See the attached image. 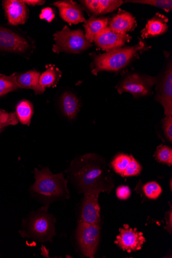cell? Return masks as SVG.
<instances>
[{
  "instance_id": "6da1fadb",
  "label": "cell",
  "mask_w": 172,
  "mask_h": 258,
  "mask_svg": "<svg viewBox=\"0 0 172 258\" xmlns=\"http://www.w3.org/2000/svg\"><path fill=\"white\" fill-rule=\"evenodd\" d=\"M69 176L80 192H104L113 185L105 161L94 154H87L72 161Z\"/></svg>"
},
{
  "instance_id": "7a4b0ae2",
  "label": "cell",
  "mask_w": 172,
  "mask_h": 258,
  "mask_svg": "<svg viewBox=\"0 0 172 258\" xmlns=\"http://www.w3.org/2000/svg\"><path fill=\"white\" fill-rule=\"evenodd\" d=\"M35 181L30 189L31 196L44 204L49 205L56 201L69 199L68 180L63 173L53 174L48 168L35 169Z\"/></svg>"
},
{
  "instance_id": "3957f363",
  "label": "cell",
  "mask_w": 172,
  "mask_h": 258,
  "mask_svg": "<svg viewBox=\"0 0 172 258\" xmlns=\"http://www.w3.org/2000/svg\"><path fill=\"white\" fill-rule=\"evenodd\" d=\"M49 205L33 211L22 221L20 235L38 242H52L55 236L54 216L48 212Z\"/></svg>"
},
{
  "instance_id": "277c9868",
  "label": "cell",
  "mask_w": 172,
  "mask_h": 258,
  "mask_svg": "<svg viewBox=\"0 0 172 258\" xmlns=\"http://www.w3.org/2000/svg\"><path fill=\"white\" fill-rule=\"evenodd\" d=\"M151 46H147L141 40L134 46L120 48L103 54L94 56V68L92 74L97 76L102 72H118L125 68L141 53L148 50Z\"/></svg>"
},
{
  "instance_id": "5b68a950",
  "label": "cell",
  "mask_w": 172,
  "mask_h": 258,
  "mask_svg": "<svg viewBox=\"0 0 172 258\" xmlns=\"http://www.w3.org/2000/svg\"><path fill=\"white\" fill-rule=\"evenodd\" d=\"M53 36L55 41L53 47V51L54 53L78 54L92 46L81 30H71L66 26L61 31L56 32Z\"/></svg>"
},
{
  "instance_id": "8992f818",
  "label": "cell",
  "mask_w": 172,
  "mask_h": 258,
  "mask_svg": "<svg viewBox=\"0 0 172 258\" xmlns=\"http://www.w3.org/2000/svg\"><path fill=\"white\" fill-rule=\"evenodd\" d=\"M156 81V77L137 74H130L123 78L116 88L120 95L128 92L135 98H138L150 95Z\"/></svg>"
},
{
  "instance_id": "52a82bcc",
  "label": "cell",
  "mask_w": 172,
  "mask_h": 258,
  "mask_svg": "<svg viewBox=\"0 0 172 258\" xmlns=\"http://www.w3.org/2000/svg\"><path fill=\"white\" fill-rule=\"evenodd\" d=\"M100 229V225L79 222L76 237L79 246L85 256L94 257L99 243Z\"/></svg>"
},
{
  "instance_id": "ba28073f",
  "label": "cell",
  "mask_w": 172,
  "mask_h": 258,
  "mask_svg": "<svg viewBox=\"0 0 172 258\" xmlns=\"http://www.w3.org/2000/svg\"><path fill=\"white\" fill-rule=\"evenodd\" d=\"M156 102L164 108L165 116H172V63H167L160 76L156 77Z\"/></svg>"
},
{
  "instance_id": "9c48e42d",
  "label": "cell",
  "mask_w": 172,
  "mask_h": 258,
  "mask_svg": "<svg viewBox=\"0 0 172 258\" xmlns=\"http://www.w3.org/2000/svg\"><path fill=\"white\" fill-rule=\"evenodd\" d=\"M119 231L115 243L121 249L129 252L141 249L145 242L142 232L138 231L137 228L130 227L128 225H124V228L119 229Z\"/></svg>"
},
{
  "instance_id": "30bf717a",
  "label": "cell",
  "mask_w": 172,
  "mask_h": 258,
  "mask_svg": "<svg viewBox=\"0 0 172 258\" xmlns=\"http://www.w3.org/2000/svg\"><path fill=\"white\" fill-rule=\"evenodd\" d=\"M100 194L93 192L84 194L79 222L100 225L101 222L100 206L99 203Z\"/></svg>"
},
{
  "instance_id": "8fae6325",
  "label": "cell",
  "mask_w": 172,
  "mask_h": 258,
  "mask_svg": "<svg viewBox=\"0 0 172 258\" xmlns=\"http://www.w3.org/2000/svg\"><path fill=\"white\" fill-rule=\"evenodd\" d=\"M132 39L129 35L114 33L107 27L96 36L93 42L99 48L108 52L121 48Z\"/></svg>"
},
{
  "instance_id": "7c38bea8",
  "label": "cell",
  "mask_w": 172,
  "mask_h": 258,
  "mask_svg": "<svg viewBox=\"0 0 172 258\" xmlns=\"http://www.w3.org/2000/svg\"><path fill=\"white\" fill-rule=\"evenodd\" d=\"M29 47L26 39L9 30L0 28V50L23 52L26 51Z\"/></svg>"
},
{
  "instance_id": "4fadbf2b",
  "label": "cell",
  "mask_w": 172,
  "mask_h": 258,
  "mask_svg": "<svg viewBox=\"0 0 172 258\" xmlns=\"http://www.w3.org/2000/svg\"><path fill=\"white\" fill-rule=\"evenodd\" d=\"M53 5L59 8L61 18L69 24L77 25L86 22L82 9L76 2L67 0L58 2Z\"/></svg>"
},
{
  "instance_id": "5bb4252c",
  "label": "cell",
  "mask_w": 172,
  "mask_h": 258,
  "mask_svg": "<svg viewBox=\"0 0 172 258\" xmlns=\"http://www.w3.org/2000/svg\"><path fill=\"white\" fill-rule=\"evenodd\" d=\"M4 7L10 24L18 26L24 24L27 18V8L21 0H5Z\"/></svg>"
},
{
  "instance_id": "9a60e30c",
  "label": "cell",
  "mask_w": 172,
  "mask_h": 258,
  "mask_svg": "<svg viewBox=\"0 0 172 258\" xmlns=\"http://www.w3.org/2000/svg\"><path fill=\"white\" fill-rule=\"evenodd\" d=\"M137 27L135 18L130 13L120 10L109 22L110 29L114 33L127 34Z\"/></svg>"
},
{
  "instance_id": "2e32d148",
  "label": "cell",
  "mask_w": 172,
  "mask_h": 258,
  "mask_svg": "<svg viewBox=\"0 0 172 258\" xmlns=\"http://www.w3.org/2000/svg\"><path fill=\"white\" fill-rule=\"evenodd\" d=\"M166 17L159 13L147 22L145 27L141 32L143 39L148 38L162 35L168 30Z\"/></svg>"
},
{
  "instance_id": "e0dca14e",
  "label": "cell",
  "mask_w": 172,
  "mask_h": 258,
  "mask_svg": "<svg viewBox=\"0 0 172 258\" xmlns=\"http://www.w3.org/2000/svg\"><path fill=\"white\" fill-rule=\"evenodd\" d=\"M61 107L64 114L72 120L76 118L80 110V102L75 94L66 92L61 97Z\"/></svg>"
},
{
  "instance_id": "ac0fdd59",
  "label": "cell",
  "mask_w": 172,
  "mask_h": 258,
  "mask_svg": "<svg viewBox=\"0 0 172 258\" xmlns=\"http://www.w3.org/2000/svg\"><path fill=\"white\" fill-rule=\"evenodd\" d=\"M108 23V18H95L91 17L85 22L84 28L85 30L86 38L90 43L94 41L96 36L107 27Z\"/></svg>"
},
{
  "instance_id": "d6986e66",
  "label": "cell",
  "mask_w": 172,
  "mask_h": 258,
  "mask_svg": "<svg viewBox=\"0 0 172 258\" xmlns=\"http://www.w3.org/2000/svg\"><path fill=\"white\" fill-rule=\"evenodd\" d=\"M40 74L35 71L28 72L17 77L19 84L22 88L31 89L36 95L43 93L45 89L39 84Z\"/></svg>"
},
{
  "instance_id": "ffe728a7",
  "label": "cell",
  "mask_w": 172,
  "mask_h": 258,
  "mask_svg": "<svg viewBox=\"0 0 172 258\" xmlns=\"http://www.w3.org/2000/svg\"><path fill=\"white\" fill-rule=\"evenodd\" d=\"M33 114V107L28 101H21L17 106L16 114L18 119L23 125L29 126Z\"/></svg>"
},
{
  "instance_id": "44dd1931",
  "label": "cell",
  "mask_w": 172,
  "mask_h": 258,
  "mask_svg": "<svg viewBox=\"0 0 172 258\" xmlns=\"http://www.w3.org/2000/svg\"><path fill=\"white\" fill-rule=\"evenodd\" d=\"M62 76L60 70L54 67H49L39 78V84L43 88L57 84Z\"/></svg>"
},
{
  "instance_id": "7402d4cb",
  "label": "cell",
  "mask_w": 172,
  "mask_h": 258,
  "mask_svg": "<svg viewBox=\"0 0 172 258\" xmlns=\"http://www.w3.org/2000/svg\"><path fill=\"white\" fill-rule=\"evenodd\" d=\"M133 156L120 153L111 161V167L116 173L123 176Z\"/></svg>"
},
{
  "instance_id": "603a6c76",
  "label": "cell",
  "mask_w": 172,
  "mask_h": 258,
  "mask_svg": "<svg viewBox=\"0 0 172 258\" xmlns=\"http://www.w3.org/2000/svg\"><path fill=\"white\" fill-rule=\"evenodd\" d=\"M19 88L22 87L18 83L17 76L15 75L0 77V96Z\"/></svg>"
},
{
  "instance_id": "cb8c5ba5",
  "label": "cell",
  "mask_w": 172,
  "mask_h": 258,
  "mask_svg": "<svg viewBox=\"0 0 172 258\" xmlns=\"http://www.w3.org/2000/svg\"><path fill=\"white\" fill-rule=\"evenodd\" d=\"M124 4L120 0H98L97 16L111 13Z\"/></svg>"
},
{
  "instance_id": "d4e9b609",
  "label": "cell",
  "mask_w": 172,
  "mask_h": 258,
  "mask_svg": "<svg viewBox=\"0 0 172 258\" xmlns=\"http://www.w3.org/2000/svg\"><path fill=\"white\" fill-rule=\"evenodd\" d=\"M155 157L159 162L171 166L172 165V149L164 145H160L157 148Z\"/></svg>"
},
{
  "instance_id": "484cf974",
  "label": "cell",
  "mask_w": 172,
  "mask_h": 258,
  "mask_svg": "<svg viewBox=\"0 0 172 258\" xmlns=\"http://www.w3.org/2000/svg\"><path fill=\"white\" fill-rule=\"evenodd\" d=\"M126 3L133 4H139L142 5H149L155 7L164 11L169 12L172 10L171 0H132V1H126Z\"/></svg>"
},
{
  "instance_id": "4316f807",
  "label": "cell",
  "mask_w": 172,
  "mask_h": 258,
  "mask_svg": "<svg viewBox=\"0 0 172 258\" xmlns=\"http://www.w3.org/2000/svg\"><path fill=\"white\" fill-rule=\"evenodd\" d=\"M18 123V119L15 113H9L0 109V134L4 129L10 125H16Z\"/></svg>"
},
{
  "instance_id": "83f0119b",
  "label": "cell",
  "mask_w": 172,
  "mask_h": 258,
  "mask_svg": "<svg viewBox=\"0 0 172 258\" xmlns=\"http://www.w3.org/2000/svg\"><path fill=\"white\" fill-rule=\"evenodd\" d=\"M145 196L152 200L157 199L161 194L162 190L160 185L155 181L147 182L143 187Z\"/></svg>"
},
{
  "instance_id": "f1b7e54d",
  "label": "cell",
  "mask_w": 172,
  "mask_h": 258,
  "mask_svg": "<svg viewBox=\"0 0 172 258\" xmlns=\"http://www.w3.org/2000/svg\"><path fill=\"white\" fill-rule=\"evenodd\" d=\"M142 170L140 164L133 157L123 177H131L139 175Z\"/></svg>"
},
{
  "instance_id": "f546056e",
  "label": "cell",
  "mask_w": 172,
  "mask_h": 258,
  "mask_svg": "<svg viewBox=\"0 0 172 258\" xmlns=\"http://www.w3.org/2000/svg\"><path fill=\"white\" fill-rule=\"evenodd\" d=\"M163 133L170 143L172 142V116H165L161 120Z\"/></svg>"
},
{
  "instance_id": "4dcf8cb0",
  "label": "cell",
  "mask_w": 172,
  "mask_h": 258,
  "mask_svg": "<svg viewBox=\"0 0 172 258\" xmlns=\"http://www.w3.org/2000/svg\"><path fill=\"white\" fill-rule=\"evenodd\" d=\"M116 194L117 197L122 200L128 199L131 195L130 187L127 185H121L118 187Z\"/></svg>"
},
{
  "instance_id": "1f68e13d",
  "label": "cell",
  "mask_w": 172,
  "mask_h": 258,
  "mask_svg": "<svg viewBox=\"0 0 172 258\" xmlns=\"http://www.w3.org/2000/svg\"><path fill=\"white\" fill-rule=\"evenodd\" d=\"M55 18V14L50 8H46L41 10L40 18L51 22Z\"/></svg>"
},
{
  "instance_id": "d6a6232c",
  "label": "cell",
  "mask_w": 172,
  "mask_h": 258,
  "mask_svg": "<svg viewBox=\"0 0 172 258\" xmlns=\"http://www.w3.org/2000/svg\"><path fill=\"white\" fill-rule=\"evenodd\" d=\"M165 220L166 222V226L165 227L167 231L171 233V228H172V213H171V209H170L169 212H168L165 214Z\"/></svg>"
},
{
  "instance_id": "836d02e7",
  "label": "cell",
  "mask_w": 172,
  "mask_h": 258,
  "mask_svg": "<svg viewBox=\"0 0 172 258\" xmlns=\"http://www.w3.org/2000/svg\"><path fill=\"white\" fill-rule=\"evenodd\" d=\"M24 4L32 6H40L45 3V1H41V0H23Z\"/></svg>"
},
{
  "instance_id": "e575fe53",
  "label": "cell",
  "mask_w": 172,
  "mask_h": 258,
  "mask_svg": "<svg viewBox=\"0 0 172 258\" xmlns=\"http://www.w3.org/2000/svg\"><path fill=\"white\" fill-rule=\"evenodd\" d=\"M1 76H2H2H4V75H2V74H0V77H1Z\"/></svg>"
}]
</instances>
